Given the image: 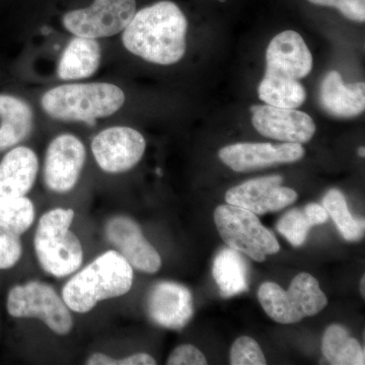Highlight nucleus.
Segmentation results:
<instances>
[{
    "label": "nucleus",
    "instance_id": "nucleus-5",
    "mask_svg": "<svg viewBox=\"0 0 365 365\" xmlns=\"http://www.w3.org/2000/svg\"><path fill=\"white\" fill-rule=\"evenodd\" d=\"M73 209L54 208L41 216L34 248L41 268L56 278L76 273L83 262V249L71 230Z\"/></svg>",
    "mask_w": 365,
    "mask_h": 365
},
{
    "label": "nucleus",
    "instance_id": "nucleus-31",
    "mask_svg": "<svg viewBox=\"0 0 365 365\" xmlns=\"http://www.w3.org/2000/svg\"><path fill=\"white\" fill-rule=\"evenodd\" d=\"M364 283H365L364 276H362L361 282H360V292H361L362 297H364L365 295Z\"/></svg>",
    "mask_w": 365,
    "mask_h": 365
},
{
    "label": "nucleus",
    "instance_id": "nucleus-22",
    "mask_svg": "<svg viewBox=\"0 0 365 365\" xmlns=\"http://www.w3.org/2000/svg\"><path fill=\"white\" fill-rule=\"evenodd\" d=\"M212 274L223 297H235L249 289L248 263L234 249H222L216 255Z\"/></svg>",
    "mask_w": 365,
    "mask_h": 365
},
{
    "label": "nucleus",
    "instance_id": "nucleus-8",
    "mask_svg": "<svg viewBox=\"0 0 365 365\" xmlns=\"http://www.w3.org/2000/svg\"><path fill=\"white\" fill-rule=\"evenodd\" d=\"M6 309L16 319H38L57 335H67L73 328L71 309L56 290L40 281L16 285L7 294Z\"/></svg>",
    "mask_w": 365,
    "mask_h": 365
},
{
    "label": "nucleus",
    "instance_id": "nucleus-17",
    "mask_svg": "<svg viewBox=\"0 0 365 365\" xmlns=\"http://www.w3.org/2000/svg\"><path fill=\"white\" fill-rule=\"evenodd\" d=\"M146 309L153 323L169 330H182L193 317V297L185 285L160 281L151 288Z\"/></svg>",
    "mask_w": 365,
    "mask_h": 365
},
{
    "label": "nucleus",
    "instance_id": "nucleus-33",
    "mask_svg": "<svg viewBox=\"0 0 365 365\" xmlns=\"http://www.w3.org/2000/svg\"><path fill=\"white\" fill-rule=\"evenodd\" d=\"M218 1H220V2H225V1H227V0H218Z\"/></svg>",
    "mask_w": 365,
    "mask_h": 365
},
{
    "label": "nucleus",
    "instance_id": "nucleus-21",
    "mask_svg": "<svg viewBox=\"0 0 365 365\" xmlns=\"http://www.w3.org/2000/svg\"><path fill=\"white\" fill-rule=\"evenodd\" d=\"M101 47L98 41L76 36L62 54L58 76L62 81L88 78L101 64Z\"/></svg>",
    "mask_w": 365,
    "mask_h": 365
},
{
    "label": "nucleus",
    "instance_id": "nucleus-13",
    "mask_svg": "<svg viewBox=\"0 0 365 365\" xmlns=\"http://www.w3.org/2000/svg\"><path fill=\"white\" fill-rule=\"evenodd\" d=\"M282 182L281 176L250 180L228 190L225 201L256 215L281 210L294 204L299 197L294 190L281 186Z\"/></svg>",
    "mask_w": 365,
    "mask_h": 365
},
{
    "label": "nucleus",
    "instance_id": "nucleus-15",
    "mask_svg": "<svg viewBox=\"0 0 365 365\" xmlns=\"http://www.w3.org/2000/svg\"><path fill=\"white\" fill-rule=\"evenodd\" d=\"M306 150L302 144L241 143L222 148L220 160L235 172H250L278 163H294L302 160Z\"/></svg>",
    "mask_w": 365,
    "mask_h": 365
},
{
    "label": "nucleus",
    "instance_id": "nucleus-26",
    "mask_svg": "<svg viewBox=\"0 0 365 365\" xmlns=\"http://www.w3.org/2000/svg\"><path fill=\"white\" fill-rule=\"evenodd\" d=\"M265 355L260 346L249 336H242L235 341L230 349V364L265 365Z\"/></svg>",
    "mask_w": 365,
    "mask_h": 365
},
{
    "label": "nucleus",
    "instance_id": "nucleus-28",
    "mask_svg": "<svg viewBox=\"0 0 365 365\" xmlns=\"http://www.w3.org/2000/svg\"><path fill=\"white\" fill-rule=\"evenodd\" d=\"M88 365H155L157 361L148 353H135L125 359H113L104 353H93L86 360Z\"/></svg>",
    "mask_w": 365,
    "mask_h": 365
},
{
    "label": "nucleus",
    "instance_id": "nucleus-20",
    "mask_svg": "<svg viewBox=\"0 0 365 365\" xmlns=\"http://www.w3.org/2000/svg\"><path fill=\"white\" fill-rule=\"evenodd\" d=\"M0 153L25 140L33 130L34 113L25 101L0 95Z\"/></svg>",
    "mask_w": 365,
    "mask_h": 365
},
{
    "label": "nucleus",
    "instance_id": "nucleus-32",
    "mask_svg": "<svg viewBox=\"0 0 365 365\" xmlns=\"http://www.w3.org/2000/svg\"><path fill=\"white\" fill-rule=\"evenodd\" d=\"M364 148H360L359 150V157L364 158L365 157V151Z\"/></svg>",
    "mask_w": 365,
    "mask_h": 365
},
{
    "label": "nucleus",
    "instance_id": "nucleus-11",
    "mask_svg": "<svg viewBox=\"0 0 365 365\" xmlns=\"http://www.w3.org/2000/svg\"><path fill=\"white\" fill-rule=\"evenodd\" d=\"M85 145L72 134H61L53 139L46 151L44 182L55 193L71 192L78 184L85 167Z\"/></svg>",
    "mask_w": 365,
    "mask_h": 365
},
{
    "label": "nucleus",
    "instance_id": "nucleus-24",
    "mask_svg": "<svg viewBox=\"0 0 365 365\" xmlns=\"http://www.w3.org/2000/svg\"><path fill=\"white\" fill-rule=\"evenodd\" d=\"M323 206L333 218L336 227L346 241H359L364 237V220L353 217L348 208L344 194L338 189H331L323 199Z\"/></svg>",
    "mask_w": 365,
    "mask_h": 365
},
{
    "label": "nucleus",
    "instance_id": "nucleus-3",
    "mask_svg": "<svg viewBox=\"0 0 365 365\" xmlns=\"http://www.w3.org/2000/svg\"><path fill=\"white\" fill-rule=\"evenodd\" d=\"M133 279L130 264L116 250H109L76 271L64 285L61 297L71 311L86 314L103 300L128 294Z\"/></svg>",
    "mask_w": 365,
    "mask_h": 365
},
{
    "label": "nucleus",
    "instance_id": "nucleus-6",
    "mask_svg": "<svg viewBox=\"0 0 365 365\" xmlns=\"http://www.w3.org/2000/svg\"><path fill=\"white\" fill-rule=\"evenodd\" d=\"M258 299L273 321L287 325L316 316L328 304L319 281L307 272L295 276L288 290L274 282H264L259 288Z\"/></svg>",
    "mask_w": 365,
    "mask_h": 365
},
{
    "label": "nucleus",
    "instance_id": "nucleus-14",
    "mask_svg": "<svg viewBox=\"0 0 365 365\" xmlns=\"http://www.w3.org/2000/svg\"><path fill=\"white\" fill-rule=\"evenodd\" d=\"M252 123L261 135L290 143H307L316 132L314 120L297 109L270 105L251 108Z\"/></svg>",
    "mask_w": 365,
    "mask_h": 365
},
{
    "label": "nucleus",
    "instance_id": "nucleus-1",
    "mask_svg": "<svg viewBox=\"0 0 365 365\" xmlns=\"http://www.w3.org/2000/svg\"><path fill=\"white\" fill-rule=\"evenodd\" d=\"M188 21L169 0L144 7L124 29L122 42L132 54L160 66H172L184 57Z\"/></svg>",
    "mask_w": 365,
    "mask_h": 365
},
{
    "label": "nucleus",
    "instance_id": "nucleus-29",
    "mask_svg": "<svg viewBox=\"0 0 365 365\" xmlns=\"http://www.w3.org/2000/svg\"><path fill=\"white\" fill-rule=\"evenodd\" d=\"M167 364L169 365H205L207 359L202 352L191 344L178 346L170 353Z\"/></svg>",
    "mask_w": 365,
    "mask_h": 365
},
{
    "label": "nucleus",
    "instance_id": "nucleus-10",
    "mask_svg": "<svg viewBox=\"0 0 365 365\" xmlns=\"http://www.w3.org/2000/svg\"><path fill=\"white\" fill-rule=\"evenodd\" d=\"M145 148L143 134L126 126L105 129L91 143L96 162L109 174H121L135 167L143 158Z\"/></svg>",
    "mask_w": 365,
    "mask_h": 365
},
{
    "label": "nucleus",
    "instance_id": "nucleus-23",
    "mask_svg": "<svg viewBox=\"0 0 365 365\" xmlns=\"http://www.w3.org/2000/svg\"><path fill=\"white\" fill-rule=\"evenodd\" d=\"M322 351L333 365H364L365 353L361 344L340 325L327 328L322 342Z\"/></svg>",
    "mask_w": 365,
    "mask_h": 365
},
{
    "label": "nucleus",
    "instance_id": "nucleus-2",
    "mask_svg": "<svg viewBox=\"0 0 365 365\" xmlns=\"http://www.w3.org/2000/svg\"><path fill=\"white\" fill-rule=\"evenodd\" d=\"M313 69V56L299 33L285 31L273 38L266 51V71L259 98L274 107L297 109L307 98L300 79Z\"/></svg>",
    "mask_w": 365,
    "mask_h": 365
},
{
    "label": "nucleus",
    "instance_id": "nucleus-7",
    "mask_svg": "<svg viewBox=\"0 0 365 365\" xmlns=\"http://www.w3.org/2000/svg\"><path fill=\"white\" fill-rule=\"evenodd\" d=\"M215 222L225 244L252 260L264 262L268 255L279 252L275 235L247 209L230 204L220 205L215 211Z\"/></svg>",
    "mask_w": 365,
    "mask_h": 365
},
{
    "label": "nucleus",
    "instance_id": "nucleus-27",
    "mask_svg": "<svg viewBox=\"0 0 365 365\" xmlns=\"http://www.w3.org/2000/svg\"><path fill=\"white\" fill-rule=\"evenodd\" d=\"M316 6L334 7L338 9L345 18L364 23L365 0H309Z\"/></svg>",
    "mask_w": 365,
    "mask_h": 365
},
{
    "label": "nucleus",
    "instance_id": "nucleus-9",
    "mask_svg": "<svg viewBox=\"0 0 365 365\" xmlns=\"http://www.w3.org/2000/svg\"><path fill=\"white\" fill-rule=\"evenodd\" d=\"M135 14V0H95L86 9L67 13L63 26L78 37H112L124 31Z\"/></svg>",
    "mask_w": 365,
    "mask_h": 365
},
{
    "label": "nucleus",
    "instance_id": "nucleus-16",
    "mask_svg": "<svg viewBox=\"0 0 365 365\" xmlns=\"http://www.w3.org/2000/svg\"><path fill=\"white\" fill-rule=\"evenodd\" d=\"M35 216L28 197L0 199V270L13 268L21 260V237L32 227Z\"/></svg>",
    "mask_w": 365,
    "mask_h": 365
},
{
    "label": "nucleus",
    "instance_id": "nucleus-19",
    "mask_svg": "<svg viewBox=\"0 0 365 365\" xmlns=\"http://www.w3.org/2000/svg\"><path fill=\"white\" fill-rule=\"evenodd\" d=\"M319 98L322 108L334 117H356L364 112L365 85H345L339 72L330 71L322 81Z\"/></svg>",
    "mask_w": 365,
    "mask_h": 365
},
{
    "label": "nucleus",
    "instance_id": "nucleus-18",
    "mask_svg": "<svg viewBox=\"0 0 365 365\" xmlns=\"http://www.w3.org/2000/svg\"><path fill=\"white\" fill-rule=\"evenodd\" d=\"M39 170L37 155L31 148L18 146L0 162V199L26 196Z\"/></svg>",
    "mask_w": 365,
    "mask_h": 365
},
{
    "label": "nucleus",
    "instance_id": "nucleus-25",
    "mask_svg": "<svg viewBox=\"0 0 365 365\" xmlns=\"http://www.w3.org/2000/svg\"><path fill=\"white\" fill-rule=\"evenodd\" d=\"M312 227L304 211L299 209L288 211L277 223L278 232L294 247L304 244Z\"/></svg>",
    "mask_w": 365,
    "mask_h": 365
},
{
    "label": "nucleus",
    "instance_id": "nucleus-4",
    "mask_svg": "<svg viewBox=\"0 0 365 365\" xmlns=\"http://www.w3.org/2000/svg\"><path fill=\"white\" fill-rule=\"evenodd\" d=\"M125 93L112 83H74L56 86L41 100L46 114L60 121L85 122L95 126L98 118L111 116L121 109Z\"/></svg>",
    "mask_w": 365,
    "mask_h": 365
},
{
    "label": "nucleus",
    "instance_id": "nucleus-30",
    "mask_svg": "<svg viewBox=\"0 0 365 365\" xmlns=\"http://www.w3.org/2000/svg\"><path fill=\"white\" fill-rule=\"evenodd\" d=\"M304 211L313 227L314 225H323V223L328 220L329 215L327 212L326 208L318 203L307 204Z\"/></svg>",
    "mask_w": 365,
    "mask_h": 365
},
{
    "label": "nucleus",
    "instance_id": "nucleus-12",
    "mask_svg": "<svg viewBox=\"0 0 365 365\" xmlns=\"http://www.w3.org/2000/svg\"><path fill=\"white\" fill-rule=\"evenodd\" d=\"M108 242L124 257L132 268L148 274H155L162 267V258L144 237L138 223L131 217L117 215L105 225Z\"/></svg>",
    "mask_w": 365,
    "mask_h": 365
}]
</instances>
